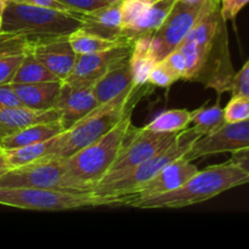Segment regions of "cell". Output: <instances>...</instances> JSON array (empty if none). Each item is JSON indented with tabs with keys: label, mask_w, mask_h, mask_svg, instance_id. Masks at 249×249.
Returning <instances> with one entry per match:
<instances>
[{
	"label": "cell",
	"mask_w": 249,
	"mask_h": 249,
	"mask_svg": "<svg viewBox=\"0 0 249 249\" xmlns=\"http://www.w3.org/2000/svg\"><path fill=\"white\" fill-rule=\"evenodd\" d=\"M157 62L151 46V36L136 39L133 44V51L130 55V68L134 84H148L150 73Z\"/></svg>",
	"instance_id": "44dd1931"
},
{
	"label": "cell",
	"mask_w": 249,
	"mask_h": 249,
	"mask_svg": "<svg viewBox=\"0 0 249 249\" xmlns=\"http://www.w3.org/2000/svg\"><path fill=\"white\" fill-rule=\"evenodd\" d=\"M7 0H0V16H2V12H4Z\"/></svg>",
	"instance_id": "ab89813d"
},
{
	"label": "cell",
	"mask_w": 249,
	"mask_h": 249,
	"mask_svg": "<svg viewBox=\"0 0 249 249\" xmlns=\"http://www.w3.org/2000/svg\"><path fill=\"white\" fill-rule=\"evenodd\" d=\"M1 156H2V148L0 147V157H1Z\"/></svg>",
	"instance_id": "ee69618b"
},
{
	"label": "cell",
	"mask_w": 249,
	"mask_h": 249,
	"mask_svg": "<svg viewBox=\"0 0 249 249\" xmlns=\"http://www.w3.org/2000/svg\"><path fill=\"white\" fill-rule=\"evenodd\" d=\"M231 160H232L235 164H237L241 169H243L246 173L249 174V148H245V150L232 152Z\"/></svg>",
	"instance_id": "74e56055"
},
{
	"label": "cell",
	"mask_w": 249,
	"mask_h": 249,
	"mask_svg": "<svg viewBox=\"0 0 249 249\" xmlns=\"http://www.w3.org/2000/svg\"><path fill=\"white\" fill-rule=\"evenodd\" d=\"M55 141L56 136L48 141H43V142L11 148V150H2V157H4L5 162L10 167V169L11 168L21 167V165L36 162V160H40L41 157L48 155L53 150Z\"/></svg>",
	"instance_id": "cb8c5ba5"
},
{
	"label": "cell",
	"mask_w": 249,
	"mask_h": 249,
	"mask_svg": "<svg viewBox=\"0 0 249 249\" xmlns=\"http://www.w3.org/2000/svg\"><path fill=\"white\" fill-rule=\"evenodd\" d=\"M181 1H186V2H198V1H202V0H181Z\"/></svg>",
	"instance_id": "60d3db41"
},
{
	"label": "cell",
	"mask_w": 249,
	"mask_h": 249,
	"mask_svg": "<svg viewBox=\"0 0 249 249\" xmlns=\"http://www.w3.org/2000/svg\"><path fill=\"white\" fill-rule=\"evenodd\" d=\"M179 134L180 131L157 133V131L147 130L145 126L143 128H135L130 142H124L118 156L112 163L108 173L100 184H106V182H111L118 179L119 177L125 174L134 167L157 155L163 148L169 146L178 138Z\"/></svg>",
	"instance_id": "ba28073f"
},
{
	"label": "cell",
	"mask_w": 249,
	"mask_h": 249,
	"mask_svg": "<svg viewBox=\"0 0 249 249\" xmlns=\"http://www.w3.org/2000/svg\"><path fill=\"white\" fill-rule=\"evenodd\" d=\"M134 84L130 68V57L117 63L105 75H102L94 85L95 97L99 105L114 99Z\"/></svg>",
	"instance_id": "e0dca14e"
},
{
	"label": "cell",
	"mask_w": 249,
	"mask_h": 249,
	"mask_svg": "<svg viewBox=\"0 0 249 249\" xmlns=\"http://www.w3.org/2000/svg\"><path fill=\"white\" fill-rule=\"evenodd\" d=\"M62 82L43 63L39 62L29 50L26 51L21 65L17 68L11 84H34V83Z\"/></svg>",
	"instance_id": "603a6c76"
},
{
	"label": "cell",
	"mask_w": 249,
	"mask_h": 249,
	"mask_svg": "<svg viewBox=\"0 0 249 249\" xmlns=\"http://www.w3.org/2000/svg\"><path fill=\"white\" fill-rule=\"evenodd\" d=\"M152 85L133 84L114 99L99 105L90 113L73 124L71 128L56 136L53 150L38 160L39 162H61L85 146L96 141L113 129L122 119L131 113L134 107L147 92Z\"/></svg>",
	"instance_id": "6da1fadb"
},
{
	"label": "cell",
	"mask_w": 249,
	"mask_h": 249,
	"mask_svg": "<svg viewBox=\"0 0 249 249\" xmlns=\"http://www.w3.org/2000/svg\"><path fill=\"white\" fill-rule=\"evenodd\" d=\"M160 61H163L179 77V79H184L186 74V62L179 49H174Z\"/></svg>",
	"instance_id": "836d02e7"
},
{
	"label": "cell",
	"mask_w": 249,
	"mask_h": 249,
	"mask_svg": "<svg viewBox=\"0 0 249 249\" xmlns=\"http://www.w3.org/2000/svg\"><path fill=\"white\" fill-rule=\"evenodd\" d=\"M191 123L199 136H206L220 129L226 123L224 117V108L219 105L212 107H201L191 112Z\"/></svg>",
	"instance_id": "d4e9b609"
},
{
	"label": "cell",
	"mask_w": 249,
	"mask_h": 249,
	"mask_svg": "<svg viewBox=\"0 0 249 249\" xmlns=\"http://www.w3.org/2000/svg\"><path fill=\"white\" fill-rule=\"evenodd\" d=\"M133 129L131 113H129L104 136L61 160L60 190L91 192L106 177Z\"/></svg>",
	"instance_id": "7a4b0ae2"
},
{
	"label": "cell",
	"mask_w": 249,
	"mask_h": 249,
	"mask_svg": "<svg viewBox=\"0 0 249 249\" xmlns=\"http://www.w3.org/2000/svg\"><path fill=\"white\" fill-rule=\"evenodd\" d=\"M177 0H158L145 16L131 24L128 29L123 32V38L134 44V41L142 36H152L155 32L164 22L170 10L174 6Z\"/></svg>",
	"instance_id": "ffe728a7"
},
{
	"label": "cell",
	"mask_w": 249,
	"mask_h": 249,
	"mask_svg": "<svg viewBox=\"0 0 249 249\" xmlns=\"http://www.w3.org/2000/svg\"><path fill=\"white\" fill-rule=\"evenodd\" d=\"M61 162H36L11 168L0 175V187L9 189H56L60 190Z\"/></svg>",
	"instance_id": "8fae6325"
},
{
	"label": "cell",
	"mask_w": 249,
	"mask_h": 249,
	"mask_svg": "<svg viewBox=\"0 0 249 249\" xmlns=\"http://www.w3.org/2000/svg\"><path fill=\"white\" fill-rule=\"evenodd\" d=\"M199 138L201 136L192 128L187 130L184 129L169 146L163 148L157 155L134 167L118 179L100 184L91 191L96 197L97 206H124L131 194L152 179L165 165L184 157Z\"/></svg>",
	"instance_id": "5b68a950"
},
{
	"label": "cell",
	"mask_w": 249,
	"mask_h": 249,
	"mask_svg": "<svg viewBox=\"0 0 249 249\" xmlns=\"http://www.w3.org/2000/svg\"><path fill=\"white\" fill-rule=\"evenodd\" d=\"M105 1H107V2H109V4H112V2H117V1H119V0H105Z\"/></svg>",
	"instance_id": "b9f144b4"
},
{
	"label": "cell",
	"mask_w": 249,
	"mask_h": 249,
	"mask_svg": "<svg viewBox=\"0 0 249 249\" xmlns=\"http://www.w3.org/2000/svg\"><path fill=\"white\" fill-rule=\"evenodd\" d=\"M230 92L232 95H243L249 97V58L243 67L233 75Z\"/></svg>",
	"instance_id": "1f68e13d"
},
{
	"label": "cell",
	"mask_w": 249,
	"mask_h": 249,
	"mask_svg": "<svg viewBox=\"0 0 249 249\" xmlns=\"http://www.w3.org/2000/svg\"><path fill=\"white\" fill-rule=\"evenodd\" d=\"M58 1L62 2L65 6H67L72 11L83 12V14L94 11V10H97L109 4L105 0H58Z\"/></svg>",
	"instance_id": "d6a6232c"
},
{
	"label": "cell",
	"mask_w": 249,
	"mask_h": 249,
	"mask_svg": "<svg viewBox=\"0 0 249 249\" xmlns=\"http://www.w3.org/2000/svg\"><path fill=\"white\" fill-rule=\"evenodd\" d=\"M246 184H249V174L230 160L198 170L184 185L173 191L136 199L129 207L141 209L184 208L206 202Z\"/></svg>",
	"instance_id": "3957f363"
},
{
	"label": "cell",
	"mask_w": 249,
	"mask_h": 249,
	"mask_svg": "<svg viewBox=\"0 0 249 249\" xmlns=\"http://www.w3.org/2000/svg\"><path fill=\"white\" fill-rule=\"evenodd\" d=\"M218 4H220V0H202L198 2L177 0L167 18L151 36L153 55L158 62L177 49L195 24Z\"/></svg>",
	"instance_id": "52a82bcc"
},
{
	"label": "cell",
	"mask_w": 249,
	"mask_h": 249,
	"mask_svg": "<svg viewBox=\"0 0 249 249\" xmlns=\"http://www.w3.org/2000/svg\"><path fill=\"white\" fill-rule=\"evenodd\" d=\"M22 106L11 83L0 85V107Z\"/></svg>",
	"instance_id": "d590c367"
},
{
	"label": "cell",
	"mask_w": 249,
	"mask_h": 249,
	"mask_svg": "<svg viewBox=\"0 0 249 249\" xmlns=\"http://www.w3.org/2000/svg\"><path fill=\"white\" fill-rule=\"evenodd\" d=\"M83 29L107 39L119 40L122 36L121 0L83 14Z\"/></svg>",
	"instance_id": "2e32d148"
},
{
	"label": "cell",
	"mask_w": 249,
	"mask_h": 249,
	"mask_svg": "<svg viewBox=\"0 0 249 249\" xmlns=\"http://www.w3.org/2000/svg\"><path fill=\"white\" fill-rule=\"evenodd\" d=\"M28 50L62 82L71 74L78 56L71 46L68 36L29 40Z\"/></svg>",
	"instance_id": "7c38bea8"
},
{
	"label": "cell",
	"mask_w": 249,
	"mask_h": 249,
	"mask_svg": "<svg viewBox=\"0 0 249 249\" xmlns=\"http://www.w3.org/2000/svg\"><path fill=\"white\" fill-rule=\"evenodd\" d=\"M226 123H235L249 119V97L243 95H232L224 108Z\"/></svg>",
	"instance_id": "83f0119b"
},
{
	"label": "cell",
	"mask_w": 249,
	"mask_h": 249,
	"mask_svg": "<svg viewBox=\"0 0 249 249\" xmlns=\"http://www.w3.org/2000/svg\"><path fill=\"white\" fill-rule=\"evenodd\" d=\"M197 172H198L197 167L192 164L190 160H185L184 157L179 158V160L165 165L152 179L148 180L142 186L139 187L134 194H131L124 206H129L136 199L173 191L184 185Z\"/></svg>",
	"instance_id": "4fadbf2b"
},
{
	"label": "cell",
	"mask_w": 249,
	"mask_h": 249,
	"mask_svg": "<svg viewBox=\"0 0 249 249\" xmlns=\"http://www.w3.org/2000/svg\"><path fill=\"white\" fill-rule=\"evenodd\" d=\"M60 121L56 108L32 109L24 106L0 107V139L32 124Z\"/></svg>",
	"instance_id": "9a60e30c"
},
{
	"label": "cell",
	"mask_w": 249,
	"mask_h": 249,
	"mask_svg": "<svg viewBox=\"0 0 249 249\" xmlns=\"http://www.w3.org/2000/svg\"><path fill=\"white\" fill-rule=\"evenodd\" d=\"M10 1L15 2H22V4H29L34 5V6H41V7H50V9L62 10V11H72L68 9L67 6L60 2L58 0H10Z\"/></svg>",
	"instance_id": "8d00e7d4"
},
{
	"label": "cell",
	"mask_w": 249,
	"mask_h": 249,
	"mask_svg": "<svg viewBox=\"0 0 249 249\" xmlns=\"http://www.w3.org/2000/svg\"><path fill=\"white\" fill-rule=\"evenodd\" d=\"M249 148V119L225 123L220 129L195 141L185 160H192L218 153L236 152Z\"/></svg>",
	"instance_id": "30bf717a"
},
{
	"label": "cell",
	"mask_w": 249,
	"mask_h": 249,
	"mask_svg": "<svg viewBox=\"0 0 249 249\" xmlns=\"http://www.w3.org/2000/svg\"><path fill=\"white\" fill-rule=\"evenodd\" d=\"M29 40L17 34L0 32V57L16 53H23L28 50Z\"/></svg>",
	"instance_id": "f1b7e54d"
},
{
	"label": "cell",
	"mask_w": 249,
	"mask_h": 249,
	"mask_svg": "<svg viewBox=\"0 0 249 249\" xmlns=\"http://www.w3.org/2000/svg\"><path fill=\"white\" fill-rule=\"evenodd\" d=\"M131 51L133 43H124L99 53L78 55L72 72L63 82L80 87L94 85L117 63L130 57Z\"/></svg>",
	"instance_id": "9c48e42d"
},
{
	"label": "cell",
	"mask_w": 249,
	"mask_h": 249,
	"mask_svg": "<svg viewBox=\"0 0 249 249\" xmlns=\"http://www.w3.org/2000/svg\"><path fill=\"white\" fill-rule=\"evenodd\" d=\"M99 106L92 85L80 87L61 83L60 91L55 101V108L60 112V122L63 129H68Z\"/></svg>",
	"instance_id": "5bb4252c"
},
{
	"label": "cell",
	"mask_w": 249,
	"mask_h": 249,
	"mask_svg": "<svg viewBox=\"0 0 249 249\" xmlns=\"http://www.w3.org/2000/svg\"><path fill=\"white\" fill-rule=\"evenodd\" d=\"M62 82L12 84L22 106L32 109L55 108V101Z\"/></svg>",
	"instance_id": "d6986e66"
},
{
	"label": "cell",
	"mask_w": 249,
	"mask_h": 249,
	"mask_svg": "<svg viewBox=\"0 0 249 249\" xmlns=\"http://www.w3.org/2000/svg\"><path fill=\"white\" fill-rule=\"evenodd\" d=\"M0 204L27 211L61 212L99 207L91 192H72L56 189H9L0 187Z\"/></svg>",
	"instance_id": "8992f818"
},
{
	"label": "cell",
	"mask_w": 249,
	"mask_h": 249,
	"mask_svg": "<svg viewBox=\"0 0 249 249\" xmlns=\"http://www.w3.org/2000/svg\"><path fill=\"white\" fill-rule=\"evenodd\" d=\"M178 80H180L179 77L163 61H160L151 71L148 84L152 85L153 88H169Z\"/></svg>",
	"instance_id": "f546056e"
},
{
	"label": "cell",
	"mask_w": 249,
	"mask_h": 249,
	"mask_svg": "<svg viewBox=\"0 0 249 249\" xmlns=\"http://www.w3.org/2000/svg\"><path fill=\"white\" fill-rule=\"evenodd\" d=\"M24 53H16L0 57V85L9 84L12 82L17 68L21 65L24 57Z\"/></svg>",
	"instance_id": "4dcf8cb0"
},
{
	"label": "cell",
	"mask_w": 249,
	"mask_h": 249,
	"mask_svg": "<svg viewBox=\"0 0 249 249\" xmlns=\"http://www.w3.org/2000/svg\"><path fill=\"white\" fill-rule=\"evenodd\" d=\"M247 4H249V0H220L221 16L226 22L233 21Z\"/></svg>",
	"instance_id": "e575fe53"
},
{
	"label": "cell",
	"mask_w": 249,
	"mask_h": 249,
	"mask_svg": "<svg viewBox=\"0 0 249 249\" xmlns=\"http://www.w3.org/2000/svg\"><path fill=\"white\" fill-rule=\"evenodd\" d=\"M83 12L62 11L7 0L1 16V31L28 40L70 36L82 28Z\"/></svg>",
	"instance_id": "277c9868"
},
{
	"label": "cell",
	"mask_w": 249,
	"mask_h": 249,
	"mask_svg": "<svg viewBox=\"0 0 249 249\" xmlns=\"http://www.w3.org/2000/svg\"><path fill=\"white\" fill-rule=\"evenodd\" d=\"M68 40H70L71 46L77 55L99 53V51L107 50V49L114 48V46H118L121 44L130 43L126 39L113 40V39L104 38V36H100L83 28L72 32L68 36Z\"/></svg>",
	"instance_id": "7402d4cb"
},
{
	"label": "cell",
	"mask_w": 249,
	"mask_h": 249,
	"mask_svg": "<svg viewBox=\"0 0 249 249\" xmlns=\"http://www.w3.org/2000/svg\"><path fill=\"white\" fill-rule=\"evenodd\" d=\"M9 169H10V167L7 165V163L5 162L4 157L1 156V157H0V175H2L5 172H7Z\"/></svg>",
	"instance_id": "f35d334b"
},
{
	"label": "cell",
	"mask_w": 249,
	"mask_h": 249,
	"mask_svg": "<svg viewBox=\"0 0 249 249\" xmlns=\"http://www.w3.org/2000/svg\"><path fill=\"white\" fill-rule=\"evenodd\" d=\"M0 32H2L1 31V16H0Z\"/></svg>",
	"instance_id": "7bdbcfd3"
},
{
	"label": "cell",
	"mask_w": 249,
	"mask_h": 249,
	"mask_svg": "<svg viewBox=\"0 0 249 249\" xmlns=\"http://www.w3.org/2000/svg\"><path fill=\"white\" fill-rule=\"evenodd\" d=\"M158 0H121L122 34L131 24L145 16Z\"/></svg>",
	"instance_id": "4316f807"
},
{
	"label": "cell",
	"mask_w": 249,
	"mask_h": 249,
	"mask_svg": "<svg viewBox=\"0 0 249 249\" xmlns=\"http://www.w3.org/2000/svg\"><path fill=\"white\" fill-rule=\"evenodd\" d=\"M191 123V111L187 109H169L158 114L145 128L157 133H175L187 128Z\"/></svg>",
	"instance_id": "484cf974"
},
{
	"label": "cell",
	"mask_w": 249,
	"mask_h": 249,
	"mask_svg": "<svg viewBox=\"0 0 249 249\" xmlns=\"http://www.w3.org/2000/svg\"><path fill=\"white\" fill-rule=\"evenodd\" d=\"M62 131H65V129L60 121L32 124L27 128L15 131V133L0 139V147L2 150H11V148L43 142V141H48L55 138Z\"/></svg>",
	"instance_id": "ac0fdd59"
}]
</instances>
